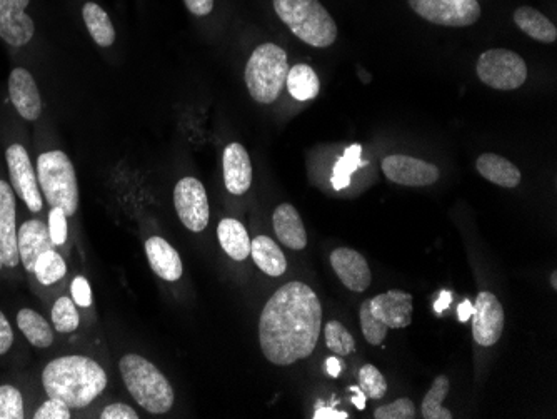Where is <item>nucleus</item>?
Listing matches in <instances>:
<instances>
[{
	"mask_svg": "<svg viewBox=\"0 0 557 419\" xmlns=\"http://www.w3.org/2000/svg\"><path fill=\"white\" fill-rule=\"evenodd\" d=\"M67 216L61 207H52L49 214V234L54 246H62L67 241Z\"/></svg>",
	"mask_w": 557,
	"mask_h": 419,
	"instance_id": "nucleus-38",
	"label": "nucleus"
},
{
	"mask_svg": "<svg viewBox=\"0 0 557 419\" xmlns=\"http://www.w3.org/2000/svg\"><path fill=\"white\" fill-rule=\"evenodd\" d=\"M514 22L524 34L537 42L552 44L557 39V29L544 14L536 11L534 7H519L514 12Z\"/></svg>",
	"mask_w": 557,
	"mask_h": 419,
	"instance_id": "nucleus-25",
	"label": "nucleus"
},
{
	"mask_svg": "<svg viewBox=\"0 0 557 419\" xmlns=\"http://www.w3.org/2000/svg\"><path fill=\"white\" fill-rule=\"evenodd\" d=\"M146 254L151 269L167 283H174L182 278L184 266L176 249L161 236H152L146 241Z\"/></svg>",
	"mask_w": 557,
	"mask_h": 419,
	"instance_id": "nucleus-20",
	"label": "nucleus"
},
{
	"mask_svg": "<svg viewBox=\"0 0 557 419\" xmlns=\"http://www.w3.org/2000/svg\"><path fill=\"white\" fill-rule=\"evenodd\" d=\"M36 419H71V408L61 399L49 398L34 414Z\"/></svg>",
	"mask_w": 557,
	"mask_h": 419,
	"instance_id": "nucleus-39",
	"label": "nucleus"
},
{
	"mask_svg": "<svg viewBox=\"0 0 557 419\" xmlns=\"http://www.w3.org/2000/svg\"><path fill=\"white\" fill-rule=\"evenodd\" d=\"M9 96L22 119L34 122L41 117V92L31 72L24 67H16L9 76Z\"/></svg>",
	"mask_w": 557,
	"mask_h": 419,
	"instance_id": "nucleus-16",
	"label": "nucleus"
},
{
	"mask_svg": "<svg viewBox=\"0 0 557 419\" xmlns=\"http://www.w3.org/2000/svg\"><path fill=\"white\" fill-rule=\"evenodd\" d=\"M272 224L279 241L292 251H302L307 246V233L301 216L292 204L277 206L272 214Z\"/></svg>",
	"mask_w": 557,
	"mask_h": 419,
	"instance_id": "nucleus-21",
	"label": "nucleus"
},
{
	"mask_svg": "<svg viewBox=\"0 0 557 419\" xmlns=\"http://www.w3.org/2000/svg\"><path fill=\"white\" fill-rule=\"evenodd\" d=\"M17 326L22 334L29 339V343L36 348H49L54 343V333L46 319L32 309H21L17 314Z\"/></svg>",
	"mask_w": 557,
	"mask_h": 419,
	"instance_id": "nucleus-28",
	"label": "nucleus"
},
{
	"mask_svg": "<svg viewBox=\"0 0 557 419\" xmlns=\"http://www.w3.org/2000/svg\"><path fill=\"white\" fill-rule=\"evenodd\" d=\"M359 319H361L362 334H364L367 343L372 344V346H379V344L384 343L389 328L372 314L371 299H366L361 304Z\"/></svg>",
	"mask_w": 557,
	"mask_h": 419,
	"instance_id": "nucleus-34",
	"label": "nucleus"
},
{
	"mask_svg": "<svg viewBox=\"0 0 557 419\" xmlns=\"http://www.w3.org/2000/svg\"><path fill=\"white\" fill-rule=\"evenodd\" d=\"M222 166H224V182H226L227 191L234 196H242L251 189L252 162L246 147L239 142L229 144L224 149Z\"/></svg>",
	"mask_w": 557,
	"mask_h": 419,
	"instance_id": "nucleus-18",
	"label": "nucleus"
},
{
	"mask_svg": "<svg viewBox=\"0 0 557 419\" xmlns=\"http://www.w3.org/2000/svg\"><path fill=\"white\" fill-rule=\"evenodd\" d=\"M184 4L194 16H209L214 9V0H184Z\"/></svg>",
	"mask_w": 557,
	"mask_h": 419,
	"instance_id": "nucleus-43",
	"label": "nucleus"
},
{
	"mask_svg": "<svg viewBox=\"0 0 557 419\" xmlns=\"http://www.w3.org/2000/svg\"><path fill=\"white\" fill-rule=\"evenodd\" d=\"M274 11L309 46L326 49L336 42V22L319 0H274Z\"/></svg>",
	"mask_w": 557,
	"mask_h": 419,
	"instance_id": "nucleus-4",
	"label": "nucleus"
},
{
	"mask_svg": "<svg viewBox=\"0 0 557 419\" xmlns=\"http://www.w3.org/2000/svg\"><path fill=\"white\" fill-rule=\"evenodd\" d=\"M0 256L7 268L21 263L17 246L16 197L9 182L0 179Z\"/></svg>",
	"mask_w": 557,
	"mask_h": 419,
	"instance_id": "nucleus-14",
	"label": "nucleus"
},
{
	"mask_svg": "<svg viewBox=\"0 0 557 419\" xmlns=\"http://www.w3.org/2000/svg\"><path fill=\"white\" fill-rule=\"evenodd\" d=\"M102 419H139V414L134 408L124 403H114L104 408L101 413Z\"/></svg>",
	"mask_w": 557,
	"mask_h": 419,
	"instance_id": "nucleus-41",
	"label": "nucleus"
},
{
	"mask_svg": "<svg viewBox=\"0 0 557 419\" xmlns=\"http://www.w3.org/2000/svg\"><path fill=\"white\" fill-rule=\"evenodd\" d=\"M451 389V383L446 376H437L432 383L431 389L427 391L422 401V418L424 419H452L451 411L442 406Z\"/></svg>",
	"mask_w": 557,
	"mask_h": 419,
	"instance_id": "nucleus-29",
	"label": "nucleus"
},
{
	"mask_svg": "<svg viewBox=\"0 0 557 419\" xmlns=\"http://www.w3.org/2000/svg\"><path fill=\"white\" fill-rule=\"evenodd\" d=\"M71 294L72 299H74V303L76 306H81V308H89L92 304V291H91V284L87 281L86 278H79L74 279L71 284Z\"/></svg>",
	"mask_w": 557,
	"mask_h": 419,
	"instance_id": "nucleus-40",
	"label": "nucleus"
},
{
	"mask_svg": "<svg viewBox=\"0 0 557 419\" xmlns=\"http://www.w3.org/2000/svg\"><path fill=\"white\" fill-rule=\"evenodd\" d=\"M217 238L224 253L234 261H244L251 256V238L247 229L237 219H222L217 226Z\"/></svg>",
	"mask_w": 557,
	"mask_h": 419,
	"instance_id": "nucleus-23",
	"label": "nucleus"
},
{
	"mask_svg": "<svg viewBox=\"0 0 557 419\" xmlns=\"http://www.w3.org/2000/svg\"><path fill=\"white\" fill-rule=\"evenodd\" d=\"M359 388L367 398L382 399L387 393L386 378L374 364H364L359 371Z\"/></svg>",
	"mask_w": 557,
	"mask_h": 419,
	"instance_id": "nucleus-35",
	"label": "nucleus"
},
{
	"mask_svg": "<svg viewBox=\"0 0 557 419\" xmlns=\"http://www.w3.org/2000/svg\"><path fill=\"white\" fill-rule=\"evenodd\" d=\"M476 167L484 179L496 186L514 189L521 184V171L511 161H507L506 157L486 152L477 159Z\"/></svg>",
	"mask_w": 557,
	"mask_h": 419,
	"instance_id": "nucleus-22",
	"label": "nucleus"
},
{
	"mask_svg": "<svg viewBox=\"0 0 557 419\" xmlns=\"http://www.w3.org/2000/svg\"><path fill=\"white\" fill-rule=\"evenodd\" d=\"M251 256L257 268L267 276L281 278L282 274L286 273V256L277 243L267 236H257L254 241H251Z\"/></svg>",
	"mask_w": 557,
	"mask_h": 419,
	"instance_id": "nucleus-24",
	"label": "nucleus"
},
{
	"mask_svg": "<svg viewBox=\"0 0 557 419\" xmlns=\"http://www.w3.org/2000/svg\"><path fill=\"white\" fill-rule=\"evenodd\" d=\"M472 311H474V306H472L471 301L467 299V301H462L459 304V309H457V318L461 323H466L467 319L471 318Z\"/></svg>",
	"mask_w": 557,
	"mask_h": 419,
	"instance_id": "nucleus-46",
	"label": "nucleus"
},
{
	"mask_svg": "<svg viewBox=\"0 0 557 419\" xmlns=\"http://www.w3.org/2000/svg\"><path fill=\"white\" fill-rule=\"evenodd\" d=\"M331 264L337 278L354 293H364L372 283L371 269L366 258L351 248H339L331 254Z\"/></svg>",
	"mask_w": 557,
	"mask_h": 419,
	"instance_id": "nucleus-15",
	"label": "nucleus"
},
{
	"mask_svg": "<svg viewBox=\"0 0 557 419\" xmlns=\"http://www.w3.org/2000/svg\"><path fill=\"white\" fill-rule=\"evenodd\" d=\"M549 281H551L552 289H557V273H556V271H552L551 279H549Z\"/></svg>",
	"mask_w": 557,
	"mask_h": 419,
	"instance_id": "nucleus-49",
	"label": "nucleus"
},
{
	"mask_svg": "<svg viewBox=\"0 0 557 419\" xmlns=\"http://www.w3.org/2000/svg\"><path fill=\"white\" fill-rule=\"evenodd\" d=\"M24 418V399L14 386H0V419Z\"/></svg>",
	"mask_w": 557,
	"mask_h": 419,
	"instance_id": "nucleus-36",
	"label": "nucleus"
},
{
	"mask_svg": "<svg viewBox=\"0 0 557 419\" xmlns=\"http://www.w3.org/2000/svg\"><path fill=\"white\" fill-rule=\"evenodd\" d=\"M351 389V393H352V403H354V406H356L357 409H359V411H362V409H366V401H367V396L366 394L362 393L361 388H357V386H352Z\"/></svg>",
	"mask_w": 557,
	"mask_h": 419,
	"instance_id": "nucleus-45",
	"label": "nucleus"
},
{
	"mask_svg": "<svg viewBox=\"0 0 557 419\" xmlns=\"http://www.w3.org/2000/svg\"><path fill=\"white\" fill-rule=\"evenodd\" d=\"M122 379L132 398L152 414H164L174 406V388L159 369L139 354H126L119 363Z\"/></svg>",
	"mask_w": 557,
	"mask_h": 419,
	"instance_id": "nucleus-3",
	"label": "nucleus"
},
{
	"mask_svg": "<svg viewBox=\"0 0 557 419\" xmlns=\"http://www.w3.org/2000/svg\"><path fill=\"white\" fill-rule=\"evenodd\" d=\"M174 206L181 223L192 233H201L207 228L211 209L206 187L196 177H184L174 187Z\"/></svg>",
	"mask_w": 557,
	"mask_h": 419,
	"instance_id": "nucleus-9",
	"label": "nucleus"
},
{
	"mask_svg": "<svg viewBox=\"0 0 557 419\" xmlns=\"http://www.w3.org/2000/svg\"><path fill=\"white\" fill-rule=\"evenodd\" d=\"M477 77L496 91H514L526 82L527 66L516 52L491 49L477 61Z\"/></svg>",
	"mask_w": 557,
	"mask_h": 419,
	"instance_id": "nucleus-7",
	"label": "nucleus"
},
{
	"mask_svg": "<svg viewBox=\"0 0 557 419\" xmlns=\"http://www.w3.org/2000/svg\"><path fill=\"white\" fill-rule=\"evenodd\" d=\"M472 334L477 344L484 348H491L501 339L504 331V308L499 299L492 293L482 291L477 294L476 303L472 304Z\"/></svg>",
	"mask_w": 557,
	"mask_h": 419,
	"instance_id": "nucleus-11",
	"label": "nucleus"
},
{
	"mask_svg": "<svg viewBox=\"0 0 557 419\" xmlns=\"http://www.w3.org/2000/svg\"><path fill=\"white\" fill-rule=\"evenodd\" d=\"M382 172L399 186L424 187L437 182L441 172L431 162L404 154H392L382 161Z\"/></svg>",
	"mask_w": 557,
	"mask_h": 419,
	"instance_id": "nucleus-12",
	"label": "nucleus"
},
{
	"mask_svg": "<svg viewBox=\"0 0 557 419\" xmlns=\"http://www.w3.org/2000/svg\"><path fill=\"white\" fill-rule=\"evenodd\" d=\"M82 17L86 22L87 31L97 46L111 47L116 42L114 24L101 6H97L94 2H87L82 7Z\"/></svg>",
	"mask_w": 557,
	"mask_h": 419,
	"instance_id": "nucleus-26",
	"label": "nucleus"
},
{
	"mask_svg": "<svg viewBox=\"0 0 557 419\" xmlns=\"http://www.w3.org/2000/svg\"><path fill=\"white\" fill-rule=\"evenodd\" d=\"M324 336H326L327 348L334 351V354L349 356L356 351V341L339 321L327 323L326 328H324Z\"/></svg>",
	"mask_w": 557,
	"mask_h": 419,
	"instance_id": "nucleus-33",
	"label": "nucleus"
},
{
	"mask_svg": "<svg viewBox=\"0 0 557 419\" xmlns=\"http://www.w3.org/2000/svg\"><path fill=\"white\" fill-rule=\"evenodd\" d=\"M287 89L296 101H311L321 91V81L316 71L307 64H297L289 67L286 79Z\"/></svg>",
	"mask_w": 557,
	"mask_h": 419,
	"instance_id": "nucleus-27",
	"label": "nucleus"
},
{
	"mask_svg": "<svg viewBox=\"0 0 557 419\" xmlns=\"http://www.w3.org/2000/svg\"><path fill=\"white\" fill-rule=\"evenodd\" d=\"M66 273V261L54 249L42 253L39 259H37L36 268H34L37 281L41 284H46V286H51V284L61 281L66 276Z\"/></svg>",
	"mask_w": 557,
	"mask_h": 419,
	"instance_id": "nucleus-31",
	"label": "nucleus"
},
{
	"mask_svg": "<svg viewBox=\"0 0 557 419\" xmlns=\"http://www.w3.org/2000/svg\"><path fill=\"white\" fill-rule=\"evenodd\" d=\"M321 323V301L312 288L301 281L284 284L262 309V354L276 366H291L309 358L319 341Z\"/></svg>",
	"mask_w": 557,
	"mask_h": 419,
	"instance_id": "nucleus-1",
	"label": "nucleus"
},
{
	"mask_svg": "<svg viewBox=\"0 0 557 419\" xmlns=\"http://www.w3.org/2000/svg\"><path fill=\"white\" fill-rule=\"evenodd\" d=\"M37 179L41 182L46 201L61 207L67 218L79 207V184L76 169L64 151H47L37 159Z\"/></svg>",
	"mask_w": 557,
	"mask_h": 419,
	"instance_id": "nucleus-6",
	"label": "nucleus"
},
{
	"mask_svg": "<svg viewBox=\"0 0 557 419\" xmlns=\"http://www.w3.org/2000/svg\"><path fill=\"white\" fill-rule=\"evenodd\" d=\"M17 246L27 273H34L37 259L42 253L54 249L49 228L39 219H31L22 224L21 229L17 231Z\"/></svg>",
	"mask_w": 557,
	"mask_h": 419,
	"instance_id": "nucleus-19",
	"label": "nucleus"
},
{
	"mask_svg": "<svg viewBox=\"0 0 557 419\" xmlns=\"http://www.w3.org/2000/svg\"><path fill=\"white\" fill-rule=\"evenodd\" d=\"M2 266H4V263H2V256H0V269H2Z\"/></svg>",
	"mask_w": 557,
	"mask_h": 419,
	"instance_id": "nucleus-50",
	"label": "nucleus"
},
{
	"mask_svg": "<svg viewBox=\"0 0 557 419\" xmlns=\"http://www.w3.org/2000/svg\"><path fill=\"white\" fill-rule=\"evenodd\" d=\"M452 294L449 291H442L439 294V298H437L436 303H434V309H436L437 313H442L444 309H447V306L451 304Z\"/></svg>",
	"mask_w": 557,
	"mask_h": 419,
	"instance_id": "nucleus-48",
	"label": "nucleus"
},
{
	"mask_svg": "<svg viewBox=\"0 0 557 419\" xmlns=\"http://www.w3.org/2000/svg\"><path fill=\"white\" fill-rule=\"evenodd\" d=\"M289 62L282 47L266 42L256 47L246 66V86L254 101L272 104L286 84Z\"/></svg>",
	"mask_w": 557,
	"mask_h": 419,
	"instance_id": "nucleus-5",
	"label": "nucleus"
},
{
	"mask_svg": "<svg viewBox=\"0 0 557 419\" xmlns=\"http://www.w3.org/2000/svg\"><path fill=\"white\" fill-rule=\"evenodd\" d=\"M326 371L331 378H339V374H341L342 366L341 361L337 358H329L326 361Z\"/></svg>",
	"mask_w": 557,
	"mask_h": 419,
	"instance_id": "nucleus-47",
	"label": "nucleus"
},
{
	"mask_svg": "<svg viewBox=\"0 0 557 419\" xmlns=\"http://www.w3.org/2000/svg\"><path fill=\"white\" fill-rule=\"evenodd\" d=\"M424 21L444 27H467L481 19L477 0H407Z\"/></svg>",
	"mask_w": 557,
	"mask_h": 419,
	"instance_id": "nucleus-8",
	"label": "nucleus"
},
{
	"mask_svg": "<svg viewBox=\"0 0 557 419\" xmlns=\"http://www.w3.org/2000/svg\"><path fill=\"white\" fill-rule=\"evenodd\" d=\"M376 419H414L416 418V406L409 398H401L394 403L386 404L376 409Z\"/></svg>",
	"mask_w": 557,
	"mask_h": 419,
	"instance_id": "nucleus-37",
	"label": "nucleus"
},
{
	"mask_svg": "<svg viewBox=\"0 0 557 419\" xmlns=\"http://www.w3.org/2000/svg\"><path fill=\"white\" fill-rule=\"evenodd\" d=\"M31 0H0V39L24 47L36 36V24L27 14Z\"/></svg>",
	"mask_w": 557,
	"mask_h": 419,
	"instance_id": "nucleus-13",
	"label": "nucleus"
},
{
	"mask_svg": "<svg viewBox=\"0 0 557 419\" xmlns=\"http://www.w3.org/2000/svg\"><path fill=\"white\" fill-rule=\"evenodd\" d=\"M371 311L389 329H404L412 323V296L406 291L391 289L371 299Z\"/></svg>",
	"mask_w": 557,
	"mask_h": 419,
	"instance_id": "nucleus-17",
	"label": "nucleus"
},
{
	"mask_svg": "<svg viewBox=\"0 0 557 419\" xmlns=\"http://www.w3.org/2000/svg\"><path fill=\"white\" fill-rule=\"evenodd\" d=\"M12 344H14V333H12L11 323L0 311V356H4L12 348Z\"/></svg>",
	"mask_w": 557,
	"mask_h": 419,
	"instance_id": "nucleus-42",
	"label": "nucleus"
},
{
	"mask_svg": "<svg viewBox=\"0 0 557 419\" xmlns=\"http://www.w3.org/2000/svg\"><path fill=\"white\" fill-rule=\"evenodd\" d=\"M362 147L359 144L349 147L344 152V156L337 161L332 171V186L336 191L346 189L351 184L352 172L359 169V167L366 166L367 162L361 161Z\"/></svg>",
	"mask_w": 557,
	"mask_h": 419,
	"instance_id": "nucleus-30",
	"label": "nucleus"
},
{
	"mask_svg": "<svg viewBox=\"0 0 557 419\" xmlns=\"http://www.w3.org/2000/svg\"><path fill=\"white\" fill-rule=\"evenodd\" d=\"M6 161L11 174L12 189L26 202L32 213H41L44 202L39 189V179L26 147L22 144L7 147Z\"/></svg>",
	"mask_w": 557,
	"mask_h": 419,
	"instance_id": "nucleus-10",
	"label": "nucleus"
},
{
	"mask_svg": "<svg viewBox=\"0 0 557 419\" xmlns=\"http://www.w3.org/2000/svg\"><path fill=\"white\" fill-rule=\"evenodd\" d=\"M42 384L49 398L61 399L71 409H82L104 393L107 374L94 359L74 354L52 359L42 373Z\"/></svg>",
	"mask_w": 557,
	"mask_h": 419,
	"instance_id": "nucleus-2",
	"label": "nucleus"
},
{
	"mask_svg": "<svg viewBox=\"0 0 557 419\" xmlns=\"http://www.w3.org/2000/svg\"><path fill=\"white\" fill-rule=\"evenodd\" d=\"M52 323L59 333H74L79 328L81 318L77 313L74 299L67 298V296L57 299L52 308Z\"/></svg>",
	"mask_w": 557,
	"mask_h": 419,
	"instance_id": "nucleus-32",
	"label": "nucleus"
},
{
	"mask_svg": "<svg viewBox=\"0 0 557 419\" xmlns=\"http://www.w3.org/2000/svg\"><path fill=\"white\" fill-rule=\"evenodd\" d=\"M314 419H349V414L342 413V411H337L334 408H319L317 409Z\"/></svg>",
	"mask_w": 557,
	"mask_h": 419,
	"instance_id": "nucleus-44",
	"label": "nucleus"
}]
</instances>
